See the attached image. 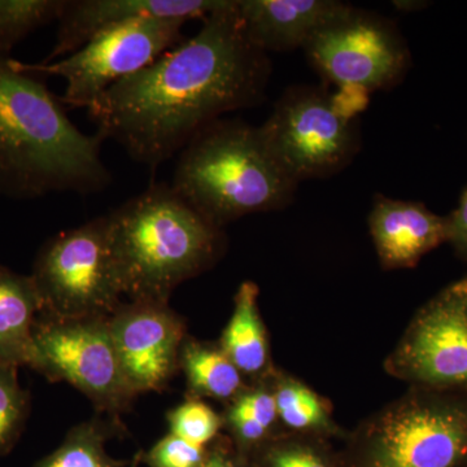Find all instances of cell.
<instances>
[{"label": "cell", "mask_w": 467, "mask_h": 467, "mask_svg": "<svg viewBox=\"0 0 467 467\" xmlns=\"http://www.w3.org/2000/svg\"><path fill=\"white\" fill-rule=\"evenodd\" d=\"M269 376L256 380L234 399L223 417V425L229 427L235 441L244 447H257L265 442L278 423Z\"/></svg>", "instance_id": "ffe728a7"}, {"label": "cell", "mask_w": 467, "mask_h": 467, "mask_svg": "<svg viewBox=\"0 0 467 467\" xmlns=\"http://www.w3.org/2000/svg\"><path fill=\"white\" fill-rule=\"evenodd\" d=\"M171 434L180 436L199 447L213 441L223 426V418L218 416L202 399L184 401L168 414Z\"/></svg>", "instance_id": "cb8c5ba5"}, {"label": "cell", "mask_w": 467, "mask_h": 467, "mask_svg": "<svg viewBox=\"0 0 467 467\" xmlns=\"http://www.w3.org/2000/svg\"><path fill=\"white\" fill-rule=\"evenodd\" d=\"M201 467H242L241 463L236 462L233 457L229 456L227 451L217 450L208 451L207 457L202 461Z\"/></svg>", "instance_id": "83f0119b"}, {"label": "cell", "mask_w": 467, "mask_h": 467, "mask_svg": "<svg viewBox=\"0 0 467 467\" xmlns=\"http://www.w3.org/2000/svg\"><path fill=\"white\" fill-rule=\"evenodd\" d=\"M207 453L205 447L169 434L150 448L146 454V462L150 467H201Z\"/></svg>", "instance_id": "484cf974"}, {"label": "cell", "mask_w": 467, "mask_h": 467, "mask_svg": "<svg viewBox=\"0 0 467 467\" xmlns=\"http://www.w3.org/2000/svg\"><path fill=\"white\" fill-rule=\"evenodd\" d=\"M275 395L278 422L288 431L319 436L337 434L330 402L313 391L303 380L273 370L269 376Z\"/></svg>", "instance_id": "d6986e66"}, {"label": "cell", "mask_w": 467, "mask_h": 467, "mask_svg": "<svg viewBox=\"0 0 467 467\" xmlns=\"http://www.w3.org/2000/svg\"><path fill=\"white\" fill-rule=\"evenodd\" d=\"M448 239L460 260L467 261V186L461 193L459 207L447 216Z\"/></svg>", "instance_id": "4316f807"}, {"label": "cell", "mask_w": 467, "mask_h": 467, "mask_svg": "<svg viewBox=\"0 0 467 467\" xmlns=\"http://www.w3.org/2000/svg\"><path fill=\"white\" fill-rule=\"evenodd\" d=\"M324 436L290 431L284 436H270L265 463L267 467H334L316 444Z\"/></svg>", "instance_id": "d4e9b609"}, {"label": "cell", "mask_w": 467, "mask_h": 467, "mask_svg": "<svg viewBox=\"0 0 467 467\" xmlns=\"http://www.w3.org/2000/svg\"><path fill=\"white\" fill-rule=\"evenodd\" d=\"M110 251L124 296L168 303L183 282L223 256V229L192 208L171 183H152L107 214Z\"/></svg>", "instance_id": "3957f363"}, {"label": "cell", "mask_w": 467, "mask_h": 467, "mask_svg": "<svg viewBox=\"0 0 467 467\" xmlns=\"http://www.w3.org/2000/svg\"><path fill=\"white\" fill-rule=\"evenodd\" d=\"M225 0H64L57 43L45 63L73 54L101 30L140 17L192 20L208 16Z\"/></svg>", "instance_id": "4fadbf2b"}, {"label": "cell", "mask_w": 467, "mask_h": 467, "mask_svg": "<svg viewBox=\"0 0 467 467\" xmlns=\"http://www.w3.org/2000/svg\"><path fill=\"white\" fill-rule=\"evenodd\" d=\"M304 50L326 78L364 92L398 84L410 61L392 23L348 5L316 30Z\"/></svg>", "instance_id": "30bf717a"}, {"label": "cell", "mask_w": 467, "mask_h": 467, "mask_svg": "<svg viewBox=\"0 0 467 467\" xmlns=\"http://www.w3.org/2000/svg\"><path fill=\"white\" fill-rule=\"evenodd\" d=\"M180 368L186 376L192 399L211 398L230 404L248 387L244 376L218 343L186 337L181 348Z\"/></svg>", "instance_id": "ac0fdd59"}, {"label": "cell", "mask_w": 467, "mask_h": 467, "mask_svg": "<svg viewBox=\"0 0 467 467\" xmlns=\"http://www.w3.org/2000/svg\"><path fill=\"white\" fill-rule=\"evenodd\" d=\"M171 186L223 229L248 214L284 208L296 183L267 152L257 128L214 121L181 150Z\"/></svg>", "instance_id": "277c9868"}, {"label": "cell", "mask_w": 467, "mask_h": 467, "mask_svg": "<svg viewBox=\"0 0 467 467\" xmlns=\"http://www.w3.org/2000/svg\"><path fill=\"white\" fill-rule=\"evenodd\" d=\"M63 7L64 0H0V52L39 26L57 21Z\"/></svg>", "instance_id": "7402d4cb"}, {"label": "cell", "mask_w": 467, "mask_h": 467, "mask_svg": "<svg viewBox=\"0 0 467 467\" xmlns=\"http://www.w3.org/2000/svg\"><path fill=\"white\" fill-rule=\"evenodd\" d=\"M269 75L266 52L248 38L238 0H225L192 38L110 86L88 117L101 140L156 168L223 113L259 103Z\"/></svg>", "instance_id": "6da1fadb"}, {"label": "cell", "mask_w": 467, "mask_h": 467, "mask_svg": "<svg viewBox=\"0 0 467 467\" xmlns=\"http://www.w3.org/2000/svg\"><path fill=\"white\" fill-rule=\"evenodd\" d=\"M32 278L41 297V316L109 318L124 303V292L110 251L106 216L50 239L39 254Z\"/></svg>", "instance_id": "8992f818"}, {"label": "cell", "mask_w": 467, "mask_h": 467, "mask_svg": "<svg viewBox=\"0 0 467 467\" xmlns=\"http://www.w3.org/2000/svg\"><path fill=\"white\" fill-rule=\"evenodd\" d=\"M99 135L82 133L42 81L0 57V189L91 195L112 183Z\"/></svg>", "instance_id": "7a4b0ae2"}, {"label": "cell", "mask_w": 467, "mask_h": 467, "mask_svg": "<svg viewBox=\"0 0 467 467\" xmlns=\"http://www.w3.org/2000/svg\"><path fill=\"white\" fill-rule=\"evenodd\" d=\"M259 285L243 282L234 297L232 318L221 337L220 347L244 377L260 380L275 370L269 340L259 306Z\"/></svg>", "instance_id": "e0dca14e"}, {"label": "cell", "mask_w": 467, "mask_h": 467, "mask_svg": "<svg viewBox=\"0 0 467 467\" xmlns=\"http://www.w3.org/2000/svg\"><path fill=\"white\" fill-rule=\"evenodd\" d=\"M343 7L331 0H238L248 38L263 51L303 47L322 24Z\"/></svg>", "instance_id": "9a60e30c"}, {"label": "cell", "mask_w": 467, "mask_h": 467, "mask_svg": "<svg viewBox=\"0 0 467 467\" xmlns=\"http://www.w3.org/2000/svg\"><path fill=\"white\" fill-rule=\"evenodd\" d=\"M33 337L34 370L52 382L72 384L99 413L119 420V414L135 395L119 367L109 318L57 319L39 315Z\"/></svg>", "instance_id": "9c48e42d"}, {"label": "cell", "mask_w": 467, "mask_h": 467, "mask_svg": "<svg viewBox=\"0 0 467 467\" xmlns=\"http://www.w3.org/2000/svg\"><path fill=\"white\" fill-rule=\"evenodd\" d=\"M186 23L174 17L134 18L101 30L60 60L39 66L16 64L26 72L66 79L63 104L88 109L110 86L140 72L182 43Z\"/></svg>", "instance_id": "52a82bcc"}, {"label": "cell", "mask_w": 467, "mask_h": 467, "mask_svg": "<svg viewBox=\"0 0 467 467\" xmlns=\"http://www.w3.org/2000/svg\"><path fill=\"white\" fill-rule=\"evenodd\" d=\"M17 370L0 367V454L16 442L29 414V395L18 382Z\"/></svg>", "instance_id": "603a6c76"}, {"label": "cell", "mask_w": 467, "mask_h": 467, "mask_svg": "<svg viewBox=\"0 0 467 467\" xmlns=\"http://www.w3.org/2000/svg\"><path fill=\"white\" fill-rule=\"evenodd\" d=\"M349 467H467V389L409 387L358 423Z\"/></svg>", "instance_id": "5b68a950"}, {"label": "cell", "mask_w": 467, "mask_h": 467, "mask_svg": "<svg viewBox=\"0 0 467 467\" xmlns=\"http://www.w3.org/2000/svg\"><path fill=\"white\" fill-rule=\"evenodd\" d=\"M41 310L32 275H18L0 265V367L34 368L33 330Z\"/></svg>", "instance_id": "2e32d148"}, {"label": "cell", "mask_w": 467, "mask_h": 467, "mask_svg": "<svg viewBox=\"0 0 467 467\" xmlns=\"http://www.w3.org/2000/svg\"><path fill=\"white\" fill-rule=\"evenodd\" d=\"M109 325L131 392L137 396L164 389L180 368L186 339L183 319L168 303L130 300L110 316Z\"/></svg>", "instance_id": "7c38bea8"}, {"label": "cell", "mask_w": 467, "mask_h": 467, "mask_svg": "<svg viewBox=\"0 0 467 467\" xmlns=\"http://www.w3.org/2000/svg\"><path fill=\"white\" fill-rule=\"evenodd\" d=\"M383 368L409 387L467 389V276L417 310Z\"/></svg>", "instance_id": "8fae6325"}, {"label": "cell", "mask_w": 467, "mask_h": 467, "mask_svg": "<svg viewBox=\"0 0 467 467\" xmlns=\"http://www.w3.org/2000/svg\"><path fill=\"white\" fill-rule=\"evenodd\" d=\"M371 238L383 269H408L447 243V216L416 202L379 198L368 216Z\"/></svg>", "instance_id": "5bb4252c"}, {"label": "cell", "mask_w": 467, "mask_h": 467, "mask_svg": "<svg viewBox=\"0 0 467 467\" xmlns=\"http://www.w3.org/2000/svg\"><path fill=\"white\" fill-rule=\"evenodd\" d=\"M119 425L113 418L79 423L54 453L34 467H119L121 462L110 459L106 451V442Z\"/></svg>", "instance_id": "44dd1931"}, {"label": "cell", "mask_w": 467, "mask_h": 467, "mask_svg": "<svg viewBox=\"0 0 467 467\" xmlns=\"http://www.w3.org/2000/svg\"><path fill=\"white\" fill-rule=\"evenodd\" d=\"M257 131L267 152L295 183L340 171L358 150L352 119L317 88L285 92Z\"/></svg>", "instance_id": "ba28073f"}]
</instances>
